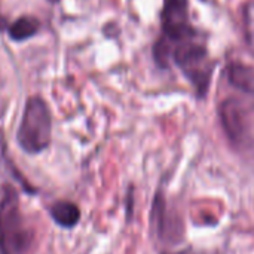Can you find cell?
I'll return each mask as SVG.
<instances>
[{"mask_svg": "<svg viewBox=\"0 0 254 254\" xmlns=\"http://www.w3.org/2000/svg\"><path fill=\"white\" fill-rule=\"evenodd\" d=\"M51 138L52 115L49 106L42 97H30L16 131V141L25 153L37 155L49 147Z\"/></svg>", "mask_w": 254, "mask_h": 254, "instance_id": "obj_2", "label": "cell"}, {"mask_svg": "<svg viewBox=\"0 0 254 254\" xmlns=\"http://www.w3.org/2000/svg\"><path fill=\"white\" fill-rule=\"evenodd\" d=\"M189 0H165L162 10V27L168 40L182 42L193 37L188 19Z\"/></svg>", "mask_w": 254, "mask_h": 254, "instance_id": "obj_4", "label": "cell"}, {"mask_svg": "<svg viewBox=\"0 0 254 254\" xmlns=\"http://www.w3.org/2000/svg\"><path fill=\"white\" fill-rule=\"evenodd\" d=\"M34 240L19 208V195L12 185L0 189V254H27Z\"/></svg>", "mask_w": 254, "mask_h": 254, "instance_id": "obj_1", "label": "cell"}, {"mask_svg": "<svg viewBox=\"0 0 254 254\" xmlns=\"http://www.w3.org/2000/svg\"><path fill=\"white\" fill-rule=\"evenodd\" d=\"M222 128L234 144H241L247 135V121L241 103L235 98H226L219 107Z\"/></svg>", "mask_w": 254, "mask_h": 254, "instance_id": "obj_5", "label": "cell"}, {"mask_svg": "<svg viewBox=\"0 0 254 254\" xmlns=\"http://www.w3.org/2000/svg\"><path fill=\"white\" fill-rule=\"evenodd\" d=\"M48 1H51V3H58L60 0H48Z\"/></svg>", "mask_w": 254, "mask_h": 254, "instance_id": "obj_10", "label": "cell"}, {"mask_svg": "<svg viewBox=\"0 0 254 254\" xmlns=\"http://www.w3.org/2000/svg\"><path fill=\"white\" fill-rule=\"evenodd\" d=\"M229 80L238 89L254 94V70L243 65V64H232L229 65Z\"/></svg>", "mask_w": 254, "mask_h": 254, "instance_id": "obj_8", "label": "cell"}, {"mask_svg": "<svg viewBox=\"0 0 254 254\" xmlns=\"http://www.w3.org/2000/svg\"><path fill=\"white\" fill-rule=\"evenodd\" d=\"M39 27H40V22L37 18L24 15V16H19L18 19H15L7 31H9V37L12 40L21 42V40H27V39L33 37L39 31Z\"/></svg>", "mask_w": 254, "mask_h": 254, "instance_id": "obj_7", "label": "cell"}, {"mask_svg": "<svg viewBox=\"0 0 254 254\" xmlns=\"http://www.w3.org/2000/svg\"><path fill=\"white\" fill-rule=\"evenodd\" d=\"M49 214L52 220L64 229H73L80 222V208L70 201L54 202L49 207Z\"/></svg>", "mask_w": 254, "mask_h": 254, "instance_id": "obj_6", "label": "cell"}, {"mask_svg": "<svg viewBox=\"0 0 254 254\" xmlns=\"http://www.w3.org/2000/svg\"><path fill=\"white\" fill-rule=\"evenodd\" d=\"M244 25H246L247 43L254 54V3H250L244 10Z\"/></svg>", "mask_w": 254, "mask_h": 254, "instance_id": "obj_9", "label": "cell"}, {"mask_svg": "<svg viewBox=\"0 0 254 254\" xmlns=\"http://www.w3.org/2000/svg\"><path fill=\"white\" fill-rule=\"evenodd\" d=\"M173 57L177 65L195 85L198 94L204 95L208 89L211 76V65L207 60V51L189 37L179 42V46L173 51Z\"/></svg>", "mask_w": 254, "mask_h": 254, "instance_id": "obj_3", "label": "cell"}]
</instances>
